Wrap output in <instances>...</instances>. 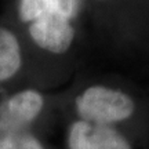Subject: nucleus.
Here are the masks:
<instances>
[{
  "label": "nucleus",
  "mask_w": 149,
  "mask_h": 149,
  "mask_svg": "<svg viewBox=\"0 0 149 149\" xmlns=\"http://www.w3.org/2000/svg\"><path fill=\"white\" fill-rule=\"evenodd\" d=\"M44 100L36 90H22L0 105V119L14 124L28 126L42 112Z\"/></svg>",
  "instance_id": "obj_5"
},
{
  "label": "nucleus",
  "mask_w": 149,
  "mask_h": 149,
  "mask_svg": "<svg viewBox=\"0 0 149 149\" xmlns=\"http://www.w3.org/2000/svg\"><path fill=\"white\" fill-rule=\"evenodd\" d=\"M28 32L39 47L53 54L66 53L74 40L73 22L69 21L32 22Z\"/></svg>",
  "instance_id": "obj_4"
},
{
  "label": "nucleus",
  "mask_w": 149,
  "mask_h": 149,
  "mask_svg": "<svg viewBox=\"0 0 149 149\" xmlns=\"http://www.w3.org/2000/svg\"><path fill=\"white\" fill-rule=\"evenodd\" d=\"M69 149H131L127 139L108 124L74 122L68 135Z\"/></svg>",
  "instance_id": "obj_2"
},
{
  "label": "nucleus",
  "mask_w": 149,
  "mask_h": 149,
  "mask_svg": "<svg viewBox=\"0 0 149 149\" xmlns=\"http://www.w3.org/2000/svg\"><path fill=\"white\" fill-rule=\"evenodd\" d=\"M22 53L15 35L0 26V83L11 79L21 69Z\"/></svg>",
  "instance_id": "obj_6"
},
{
  "label": "nucleus",
  "mask_w": 149,
  "mask_h": 149,
  "mask_svg": "<svg viewBox=\"0 0 149 149\" xmlns=\"http://www.w3.org/2000/svg\"><path fill=\"white\" fill-rule=\"evenodd\" d=\"M79 0H19L18 15L24 24L70 21L77 17Z\"/></svg>",
  "instance_id": "obj_3"
},
{
  "label": "nucleus",
  "mask_w": 149,
  "mask_h": 149,
  "mask_svg": "<svg viewBox=\"0 0 149 149\" xmlns=\"http://www.w3.org/2000/svg\"><path fill=\"white\" fill-rule=\"evenodd\" d=\"M76 111L84 122L109 126L111 123L122 122L131 116L134 102L120 90L91 86L76 98Z\"/></svg>",
  "instance_id": "obj_1"
},
{
  "label": "nucleus",
  "mask_w": 149,
  "mask_h": 149,
  "mask_svg": "<svg viewBox=\"0 0 149 149\" xmlns=\"http://www.w3.org/2000/svg\"><path fill=\"white\" fill-rule=\"evenodd\" d=\"M0 149H44L26 126L14 124L0 119Z\"/></svg>",
  "instance_id": "obj_7"
}]
</instances>
